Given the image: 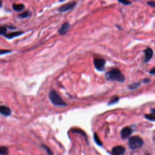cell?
Returning a JSON list of instances; mask_svg holds the SVG:
<instances>
[{"mask_svg":"<svg viewBox=\"0 0 155 155\" xmlns=\"http://www.w3.org/2000/svg\"><path fill=\"white\" fill-rule=\"evenodd\" d=\"M69 28H70V24L69 23L66 22V23H63L58 30L59 34L61 35H65L67 33Z\"/></svg>","mask_w":155,"mask_h":155,"instance_id":"obj_7","label":"cell"},{"mask_svg":"<svg viewBox=\"0 0 155 155\" xmlns=\"http://www.w3.org/2000/svg\"><path fill=\"white\" fill-rule=\"evenodd\" d=\"M105 78L107 81H114L119 82H124L125 77L118 69H113L106 73Z\"/></svg>","mask_w":155,"mask_h":155,"instance_id":"obj_1","label":"cell"},{"mask_svg":"<svg viewBox=\"0 0 155 155\" xmlns=\"http://www.w3.org/2000/svg\"><path fill=\"white\" fill-rule=\"evenodd\" d=\"M147 4H148L150 6H151L152 7H154L155 8V1H148L147 3Z\"/></svg>","mask_w":155,"mask_h":155,"instance_id":"obj_23","label":"cell"},{"mask_svg":"<svg viewBox=\"0 0 155 155\" xmlns=\"http://www.w3.org/2000/svg\"><path fill=\"white\" fill-rule=\"evenodd\" d=\"M0 114L5 116H9L11 114V110L7 106H0Z\"/></svg>","mask_w":155,"mask_h":155,"instance_id":"obj_10","label":"cell"},{"mask_svg":"<svg viewBox=\"0 0 155 155\" xmlns=\"http://www.w3.org/2000/svg\"><path fill=\"white\" fill-rule=\"evenodd\" d=\"M12 51H9V50H4V49H1L0 50V55H3L4 54H7L9 53H11Z\"/></svg>","mask_w":155,"mask_h":155,"instance_id":"obj_22","label":"cell"},{"mask_svg":"<svg viewBox=\"0 0 155 155\" xmlns=\"http://www.w3.org/2000/svg\"><path fill=\"white\" fill-rule=\"evenodd\" d=\"M13 9L16 12H21L24 9V5L23 4H13L12 5Z\"/></svg>","mask_w":155,"mask_h":155,"instance_id":"obj_12","label":"cell"},{"mask_svg":"<svg viewBox=\"0 0 155 155\" xmlns=\"http://www.w3.org/2000/svg\"><path fill=\"white\" fill-rule=\"evenodd\" d=\"M140 85H141V82H134V83H133V84H130L129 86V88L131 90H134V89H135V88L139 87Z\"/></svg>","mask_w":155,"mask_h":155,"instance_id":"obj_16","label":"cell"},{"mask_svg":"<svg viewBox=\"0 0 155 155\" xmlns=\"http://www.w3.org/2000/svg\"><path fill=\"white\" fill-rule=\"evenodd\" d=\"M132 133V130L130 128V127H126L121 130V136L123 139H126Z\"/></svg>","mask_w":155,"mask_h":155,"instance_id":"obj_8","label":"cell"},{"mask_svg":"<svg viewBox=\"0 0 155 155\" xmlns=\"http://www.w3.org/2000/svg\"><path fill=\"white\" fill-rule=\"evenodd\" d=\"M125 152V148L121 146H116L112 149V153L114 155H122Z\"/></svg>","mask_w":155,"mask_h":155,"instance_id":"obj_9","label":"cell"},{"mask_svg":"<svg viewBox=\"0 0 155 155\" xmlns=\"http://www.w3.org/2000/svg\"><path fill=\"white\" fill-rule=\"evenodd\" d=\"M2 7V1L0 0V8Z\"/></svg>","mask_w":155,"mask_h":155,"instance_id":"obj_27","label":"cell"},{"mask_svg":"<svg viewBox=\"0 0 155 155\" xmlns=\"http://www.w3.org/2000/svg\"><path fill=\"white\" fill-rule=\"evenodd\" d=\"M118 1L119 3H122V4H124V5H129V4H130L131 3V2L130 1H129V0H118Z\"/></svg>","mask_w":155,"mask_h":155,"instance_id":"obj_21","label":"cell"},{"mask_svg":"<svg viewBox=\"0 0 155 155\" xmlns=\"http://www.w3.org/2000/svg\"><path fill=\"white\" fill-rule=\"evenodd\" d=\"M42 147L44 149V150L47 152V153L49 155H53V152L51 151V149H50L47 146H46V145H42Z\"/></svg>","mask_w":155,"mask_h":155,"instance_id":"obj_19","label":"cell"},{"mask_svg":"<svg viewBox=\"0 0 155 155\" xmlns=\"http://www.w3.org/2000/svg\"><path fill=\"white\" fill-rule=\"evenodd\" d=\"M76 3L75 1L70 2L69 3L65 4L63 5H61V6L58 8V10L59 11V12L63 13V12H67V11H68V10H70L71 9H73L76 6Z\"/></svg>","mask_w":155,"mask_h":155,"instance_id":"obj_5","label":"cell"},{"mask_svg":"<svg viewBox=\"0 0 155 155\" xmlns=\"http://www.w3.org/2000/svg\"><path fill=\"white\" fill-rule=\"evenodd\" d=\"M144 53L145 54L144 59V62L146 63H148V61H150V60L152 58L153 55V50L150 47H148L144 51Z\"/></svg>","mask_w":155,"mask_h":155,"instance_id":"obj_6","label":"cell"},{"mask_svg":"<svg viewBox=\"0 0 155 155\" xmlns=\"http://www.w3.org/2000/svg\"><path fill=\"white\" fill-rule=\"evenodd\" d=\"M94 65L96 70L98 71H103L105 69L106 61L101 58H95L94 59Z\"/></svg>","mask_w":155,"mask_h":155,"instance_id":"obj_4","label":"cell"},{"mask_svg":"<svg viewBox=\"0 0 155 155\" xmlns=\"http://www.w3.org/2000/svg\"><path fill=\"white\" fill-rule=\"evenodd\" d=\"M8 153H9V150L6 147L0 146V154L7 155Z\"/></svg>","mask_w":155,"mask_h":155,"instance_id":"obj_13","label":"cell"},{"mask_svg":"<svg viewBox=\"0 0 155 155\" xmlns=\"http://www.w3.org/2000/svg\"><path fill=\"white\" fill-rule=\"evenodd\" d=\"M7 29L6 27L0 26V35H3L4 36L7 34Z\"/></svg>","mask_w":155,"mask_h":155,"instance_id":"obj_15","label":"cell"},{"mask_svg":"<svg viewBox=\"0 0 155 155\" xmlns=\"http://www.w3.org/2000/svg\"><path fill=\"white\" fill-rule=\"evenodd\" d=\"M119 101V98L117 97V96H114L112 98L111 100H110L108 102V104L109 105H112V104H115L118 101Z\"/></svg>","mask_w":155,"mask_h":155,"instance_id":"obj_17","label":"cell"},{"mask_svg":"<svg viewBox=\"0 0 155 155\" xmlns=\"http://www.w3.org/2000/svg\"><path fill=\"white\" fill-rule=\"evenodd\" d=\"M144 144V141L142 138L138 136L131 137L129 140V146L131 149H136L141 147Z\"/></svg>","mask_w":155,"mask_h":155,"instance_id":"obj_3","label":"cell"},{"mask_svg":"<svg viewBox=\"0 0 155 155\" xmlns=\"http://www.w3.org/2000/svg\"><path fill=\"white\" fill-rule=\"evenodd\" d=\"M30 15V12H29V10H26V11H25V12L20 13L18 15V16L21 18H26L29 17Z\"/></svg>","mask_w":155,"mask_h":155,"instance_id":"obj_14","label":"cell"},{"mask_svg":"<svg viewBox=\"0 0 155 155\" xmlns=\"http://www.w3.org/2000/svg\"><path fill=\"white\" fill-rule=\"evenodd\" d=\"M151 112H152V114L155 115V108L152 109V110H151Z\"/></svg>","mask_w":155,"mask_h":155,"instance_id":"obj_26","label":"cell"},{"mask_svg":"<svg viewBox=\"0 0 155 155\" xmlns=\"http://www.w3.org/2000/svg\"><path fill=\"white\" fill-rule=\"evenodd\" d=\"M65 1V0H59V1H60V2H63V1Z\"/></svg>","mask_w":155,"mask_h":155,"instance_id":"obj_28","label":"cell"},{"mask_svg":"<svg viewBox=\"0 0 155 155\" xmlns=\"http://www.w3.org/2000/svg\"><path fill=\"white\" fill-rule=\"evenodd\" d=\"M146 118L150 121H155V115L154 114H150V115H146Z\"/></svg>","mask_w":155,"mask_h":155,"instance_id":"obj_20","label":"cell"},{"mask_svg":"<svg viewBox=\"0 0 155 155\" xmlns=\"http://www.w3.org/2000/svg\"><path fill=\"white\" fill-rule=\"evenodd\" d=\"M149 73H150V74H151V75H155V67H153L150 70V71H149Z\"/></svg>","mask_w":155,"mask_h":155,"instance_id":"obj_24","label":"cell"},{"mask_svg":"<svg viewBox=\"0 0 155 155\" xmlns=\"http://www.w3.org/2000/svg\"><path fill=\"white\" fill-rule=\"evenodd\" d=\"M94 140H95L96 143L98 145H99V146H101L102 145V142H101V140H99V138L98 137V135H97L96 133L94 134Z\"/></svg>","mask_w":155,"mask_h":155,"instance_id":"obj_18","label":"cell"},{"mask_svg":"<svg viewBox=\"0 0 155 155\" xmlns=\"http://www.w3.org/2000/svg\"><path fill=\"white\" fill-rule=\"evenodd\" d=\"M23 34H24V32H23V31L13 32L10 33V34H6L4 36V37L7 38V39H12L15 37H17V36H19L20 35H23Z\"/></svg>","mask_w":155,"mask_h":155,"instance_id":"obj_11","label":"cell"},{"mask_svg":"<svg viewBox=\"0 0 155 155\" xmlns=\"http://www.w3.org/2000/svg\"><path fill=\"white\" fill-rule=\"evenodd\" d=\"M49 97L50 100L55 106L59 107H64L67 106V104L63 101L62 98L55 90H51L49 94Z\"/></svg>","mask_w":155,"mask_h":155,"instance_id":"obj_2","label":"cell"},{"mask_svg":"<svg viewBox=\"0 0 155 155\" xmlns=\"http://www.w3.org/2000/svg\"><path fill=\"white\" fill-rule=\"evenodd\" d=\"M142 82L144 83H148V82H150V79H148V78H145V79H144Z\"/></svg>","mask_w":155,"mask_h":155,"instance_id":"obj_25","label":"cell"}]
</instances>
